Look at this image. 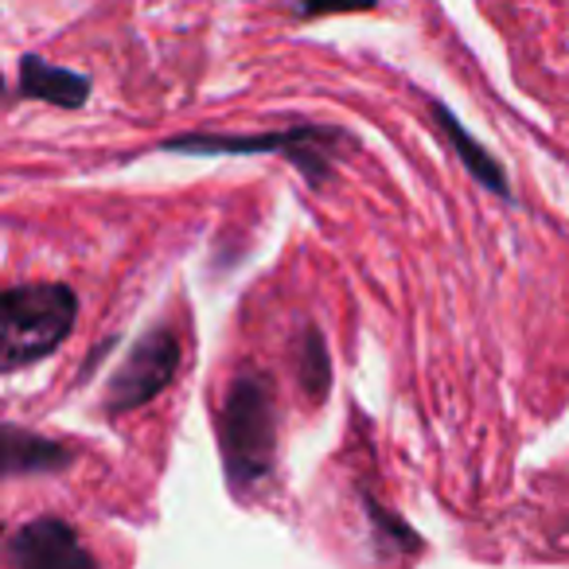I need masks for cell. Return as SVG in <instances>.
Listing matches in <instances>:
<instances>
[{"label":"cell","instance_id":"obj_1","mask_svg":"<svg viewBox=\"0 0 569 569\" xmlns=\"http://www.w3.org/2000/svg\"><path fill=\"white\" fill-rule=\"evenodd\" d=\"M214 441H219L222 480L238 503H253L269 491L277 476V445H281V413L277 387L269 371L246 367L230 379L219 410H214Z\"/></svg>","mask_w":569,"mask_h":569},{"label":"cell","instance_id":"obj_2","mask_svg":"<svg viewBox=\"0 0 569 569\" xmlns=\"http://www.w3.org/2000/svg\"><path fill=\"white\" fill-rule=\"evenodd\" d=\"M356 133L325 121H293V126L261 129V133H214V129H191V133L164 137L157 144L172 157H284L289 168L301 176L309 191H325L336 180L343 149H356Z\"/></svg>","mask_w":569,"mask_h":569},{"label":"cell","instance_id":"obj_3","mask_svg":"<svg viewBox=\"0 0 569 569\" xmlns=\"http://www.w3.org/2000/svg\"><path fill=\"white\" fill-rule=\"evenodd\" d=\"M79 325V293L67 281H17L0 297V371L51 359Z\"/></svg>","mask_w":569,"mask_h":569},{"label":"cell","instance_id":"obj_4","mask_svg":"<svg viewBox=\"0 0 569 569\" xmlns=\"http://www.w3.org/2000/svg\"><path fill=\"white\" fill-rule=\"evenodd\" d=\"M180 363H183V343H180V336H176V328L157 325V328H149V332H141L129 343L121 363L113 367L110 382H106V395H102L106 418L137 413L149 402H157L176 382Z\"/></svg>","mask_w":569,"mask_h":569},{"label":"cell","instance_id":"obj_5","mask_svg":"<svg viewBox=\"0 0 569 569\" xmlns=\"http://www.w3.org/2000/svg\"><path fill=\"white\" fill-rule=\"evenodd\" d=\"M4 561L12 569H98V558L82 546L79 530L59 515L20 522L4 538Z\"/></svg>","mask_w":569,"mask_h":569},{"label":"cell","instance_id":"obj_6","mask_svg":"<svg viewBox=\"0 0 569 569\" xmlns=\"http://www.w3.org/2000/svg\"><path fill=\"white\" fill-rule=\"evenodd\" d=\"M429 118H433L441 141L449 144V152L460 160V168H465L488 196H496L499 203H515V188H511V180H507V168L499 164L496 152L452 113V106L441 102V98H429Z\"/></svg>","mask_w":569,"mask_h":569},{"label":"cell","instance_id":"obj_7","mask_svg":"<svg viewBox=\"0 0 569 569\" xmlns=\"http://www.w3.org/2000/svg\"><path fill=\"white\" fill-rule=\"evenodd\" d=\"M79 449L59 437L36 433L17 421H4L0 429V476L4 480H28V476H63L74 468Z\"/></svg>","mask_w":569,"mask_h":569},{"label":"cell","instance_id":"obj_8","mask_svg":"<svg viewBox=\"0 0 569 569\" xmlns=\"http://www.w3.org/2000/svg\"><path fill=\"white\" fill-rule=\"evenodd\" d=\"M90 94H94V82L82 71H71V67L48 63L36 51H24L17 59V98L24 102H43L56 106V110H87Z\"/></svg>","mask_w":569,"mask_h":569},{"label":"cell","instance_id":"obj_9","mask_svg":"<svg viewBox=\"0 0 569 569\" xmlns=\"http://www.w3.org/2000/svg\"><path fill=\"white\" fill-rule=\"evenodd\" d=\"M359 503H363V515L371 522V542L379 550V558H418V553H426L421 530L410 527L398 511H390L379 496L359 488Z\"/></svg>","mask_w":569,"mask_h":569},{"label":"cell","instance_id":"obj_10","mask_svg":"<svg viewBox=\"0 0 569 569\" xmlns=\"http://www.w3.org/2000/svg\"><path fill=\"white\" fill-rule=\"evenodd\" d=\"M297 382H301V395L309 402H325L332 395V351L320 332V325H305L301 340H297Z\"/></svg>","mask_w":569,"mask_h":569},{"label":"cell","instance_id":"obj_11","mask_svg":"<svg viewBox=\"0 0 569 569\" xmlns=\"http://www.w3.org/2000/svg\"><path fill=\"white\" fill-rule=\"evenodd\" d=\"M297 20H328V17H359L375 12L382 0H293Z\"/></svg>","mask_w":569,"mask_h":569}]
</instances>
